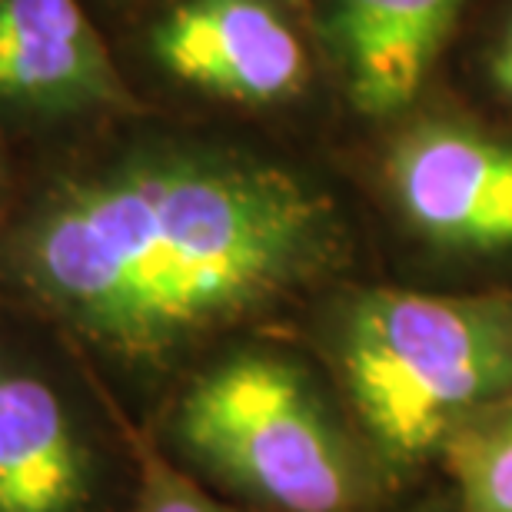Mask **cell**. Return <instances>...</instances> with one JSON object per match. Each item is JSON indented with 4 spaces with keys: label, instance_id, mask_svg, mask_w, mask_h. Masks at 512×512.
Segmentation results:
<instances>
[{
    "label": "cell",
    "instance_id": "obj_10",
    "mask_svg": "<svg viewBox=\"0 0 512 512\" xmlns=\"http://www.w3.org/2000/svg\"><path fill=\"white\" fill-rule=\"evenodd\" d=\"M479 97L512 120V0H496L469 54Z\"/></svg>",
    "mask_w": 512,
    "mask_h": 512
},
{
    "label": "cell",
    "instance_id": "obj_8",
    "mask_svg": "<svg viewBox=\"0 0 512 512\" xmlns=\"http://www.w3.org/2000/svg\"><path fill=\"white\" fill-rule=\"evenodd\" d=\"M87 493V456L60 396L0 343V512H80Z\"/></svg>",
    "mask_w": 512,
    "mask_h": 512
},
{
    "label": "cell",
    "instance_id": "obj_2",
    "mask_svg": "<svg viewBox=\"0 0 512 512\" xmlns=\"http://www.w3.org/2000/svg\"><path fill=\"white\" fill-rule=\"evenodd\" d=\"M326 350L370 443L413 466L512 396V293L356 286Z\"/></svg>",
    "mask_w": 512,
    "mask_h": 512
},
{
    "label": "cell",
    "instance_id": "obj_5",
    "mask_svg": "<svg viewBox=\"0 0 512 512\" xmlns=\"http://www.w3.org/2000/svg\"><path fill=\"white\" fill-rule=\"evenodd\" d=\"M140 50L170 90L240 114H296L326 90L303 0H160Z\"/></svg>",
    "mask_w": 512,
    "mask_h": 512
},
{
    "label": "cell",
    "instance_id": "obj_7",
    "mask_svg": "<svg viewBox=\"0 0 512 512\" xmlns=\"http://www.w3.org/2000/svg\"><path fill=\"white\" fill-rule=\"evenodd\" d=\"M326 90L350 120L383 130L433 94L473 0H303Z\"/></svg>",
    "mask_w": 512,
    "mask_h": 512
},
{
    "label": "cell",
    "instance_id": "obj_11",
    "mask_svg": "<svg viewBox=\"0 0 512 512\" xmlns=\"http://www.w3.org/2000/svg\"><path fill=\"white\" fill-rule=\"evenodd\" d=\"M137 456H140V489L133 512H230L220 503H213L207 493H200L170 463H163L153 449L137 446Z\"/></svg>",
    "mask_w": 512,
    "mask_h": 512
},
{
    "label": "cell",
    "instance_id": "obj_1",
    "mask_svg": "<svg viewBox=\"0 0 512 512\" xmlns=\"http://www.w3.org/2000/svg\"><path fill=\"white\" fill-rule=\"evenodd\" d=\"M350 256L326 180L143 117L70 153L0 227V296L107 363L160 370L300 300Z\"/></svg>",
    "mask_w": 512,
    "mask_h": 512
},
{
    "label": "cell",
    "instance_id": "obj_3",
    "mask_svg": "<svg viewBox=\"0 0 512 512\" xmlns=\"http://www.w3.org/2000/svg\"><path fill=\"white\" fill-rule=\"evenodd\" d=\"M173 436L190 459L276 512H350L356 456L300 363L273 350L223 356L183 389Z\"/></svg>",
    "mask_w": 512,
    "mask_h": 512
},
{
    "label": "cell",
    "instance_id": "obj_9",
    "mask_svg": "<svg viewBox=\"0 0 512 512\" xmlns=\"http://www.w3.org/2000/svg\"><path fill=\"white\" fill-rule=\"evenodd\" d=\"M443 453L463 512H512V396L469 419Z\"/></svg>",
    "mask_w": 512,
    "mask_h": 512
},
{
    "label": "cell",
    "instance_id": "obj_6",
    "mask_svg": "<svg viewBox=\"0 0 512 512\" xmlns=\"http://www.w3.org/2000/svg\"><path fill=\"white\" fill-rule=\"evenodd\" d=\"M143 114L80 0H0V124L114 127Z\"/></svg>",
    "mask_w": 512,
    "mask_h": 512
},
{
    "label": "cell",
    "instance_id": "obj_4",
    "mask_svg": "<svg viewBox=\"0 0 512 512\" xmlns=\"http://www.w3.org/2000/svg\"><path fill=\"white\" fill-rule=\"evenodd\" d=\"M376 147V183L419 247L456 263H512V130L429 94Z\"/></svg>",
    "mask_w": 512,
    "mask_h": 512
}]
</instances>
